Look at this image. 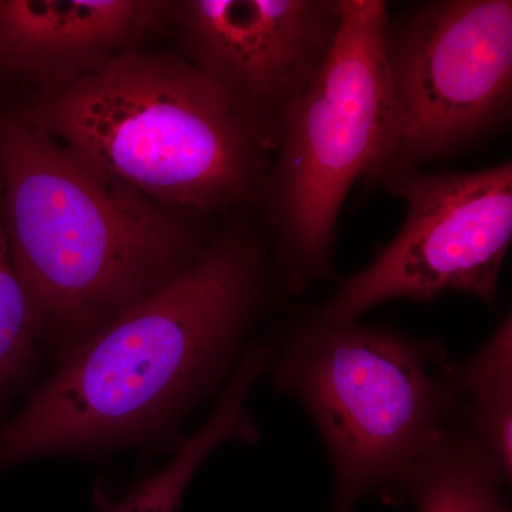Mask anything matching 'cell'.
<instances>
[{
	"instance_id": "cell-10",
	"label": "cell",
	"mask_w": 512,
	"mask_h": 512,
	"mask_svg": "<svg viewBox=\"0 0 512 512\" xmlns=\"http://www.w3.org/2000/svg\"><path fill=\"white\" fill-rule=\"evenodd\" d=\"M503 471L464 426L448 427L410 471L397 497L417 512H511Z\"/></svg>"
},
{
	"instance_id": "cell-12",
	"label": "cell",
	"mask_w": 512,
	"mask_h": 512,
	"mask_svg": "<svg viewBox=\"0 0 512 512\" xmlns=\"http://www.w3.org/2000/svg\"><path fill=\"white\" fill-rule=\"evenodd\" d=\"M458 420L483 444L494 463L512 474L511 316L463 365L456 366Z\"/></svg>"
},
{
	"instance_id": "cell-5",
	"label": "cell",
	"mask_w": 512,
	"mask_h": 512,
	"mask_svg": "<svg viewBox=\"0 0 512 512\" xmlns=\"http://www.w3.org/2000/svg\"><path fill=\"white\" fill-rule=\"evenodd\" d=\"M389 19L382 0H340L332 49L282 120L262 192L292 291L328 278L343 202L359 178L376 181L386 158Z\"/></svg>"
},
{
	"instance_id": "cell-7",
	"label": "cell",
	"mask_w": 512,
	"mask_h": 512,
	"mask_svg": "<svg viewBox=\"0 0 512 512\" xmlns=\"http://www.w3.org/2000/svg\"><path fill=\"white\" fill-rule=\"evenodd\" d=\"M383 183L406 204L402 229L311 319L348 325L380 303L431 302L446 292L497 301L512 239L511 161L473 173L423 174L414 168Z\"/></svg>"
},
{
	"instance_id": "cell-6",
	"label": "cell",
	"mask_w": 512,
	"mask_h": 512,
	"mask_svg": "<svg viewBox=\"0 0 512 512\" xmlns=\"http://www.w3.org/2000/svg\"><path fill=\"white\" fill-rule=\"evenodd\" d=\"M392 127L376 181L501 130L512 106V2L436 0L389 19Z\"/></svg>"
},
{
	"instance_id": "cell-9",
	"label": "cell",
	"mask_w": 512,
	"mask_h": 512,
	"mask_svg": "<svg viewBox=\"0 0 512 512\" xmlns=\"http://www.w3.org/2000/svg\"><path fill=\"white\" fill-rule=\"evenodd\" d=\"M171 10L156 0H0V79L39 90L73 82L133 50Z\"/></svg>"
},
{
	"instance_id": "cell-2",
	"label": "cell",
	"mask_w": 512,
	"mask_h": 512,
	"mask_svg": "<svg viewBox=\"0 0 512 512\" xmlns=\"http://www.w3.org/2000/svg\"><path fill=\"white\" fill-rule=\"evenodd\" d=\"M0 194L37 336L64 349L170 285L212 242L200 211L151 200L19 109L0 111Z\"/></svg>"
},
{
	"instance_id": "cell-13",
	"label": "cell",
	"mask_w": 512,
	"mask_h": 512,
	"mask_svg": "<svg viewBox=\"0 0 512 512\" xmlns=\"http://www.w3.org/2000/svg\"><path fill=\"white\" fill-rule=\"evenodd\" d=\"M37 332L10 254L0 194V394L29 366Z\"/></svg>"
},
{
	"instance_id": "cell-8",
	"label": "cell",
	"mask_w": 512,
	"mask_h": 512,
	"mask_svg": "<svg viewBox=\"0 0 512 512\" xmlns=\"http://www.w3.org/2000/svg\"><path fill=\"white\" fill-rule=\"evenodd\" d=\"M184 57L227 93L274 156L285 114L325 63L340 0H185Z\"/></svg>"
},
{
	"instance_id": "cell-11",
	"label": "cell",
	"mask_w": 512,
	"mask_h": 512,
	"mask_svg": "<svg viewBox=\"0 0 512 512\" xmlns=\"http://www.w3.org/2000/svg\"><path fill=\"white\" fill-rule=\"evenodd\" d=\"M258 379L259 370L254 365L241 363L232 373L210 420L185 440L173 460L163 470L134 485L119 500L100 495L97 512L177 511L185 488L215 448L228 441L254 443L259 439L258 426L247 406L249 393Z\"/></svg>"
},
{
	"instance_id": "cell-1",
	"label": "cell",
	"mask_w": 512,
	"mask_h": 512,
	"mask_svg": "<svg viewBox=\"0 0 512 512\" xmlns=\"http://www.w3.org/2000/svg\"><path fill=\"white\" fill-rule=\"evenodd\" d=\"M268 293L255 235L232 228L212 239L170 285L66 349L0 430V468L167 429L241 357Z\"/></svg>"
},
{
	"instance_id": "cell-3",
	"label": "cell",
	"mask_w": 512,
	"mask_h": 512,
	"mask_svg": "<svg viewBox=\"0 0 512 512\" xmlns=\"http://www.w3.org/2000/svg\"><path fill=\"white\" fill-rule=\"evenodd\" d=\"M20 113L76 156L168 207L224 210L264 185L272 153L184 56L128 50L39 90Z\"/></svg>"
},
{
	"instance_id": "cell-4",
	"label": "cell",
	"mask_w": 512,
	"mask_h": 512,
	"mask_svg": "<svg viewBox=\"0 0 512 512\" xmlns=\"http://www.w3.org/2000/svg\"><path fill=\"white\" fill-rule=\"evenodd\" d=\"M275 383L298 397L328 447L332 512L376 491L394 500L458 419L456 365L439 340L309 318L272 356Z\"/></svg>"
}]
</instances>
